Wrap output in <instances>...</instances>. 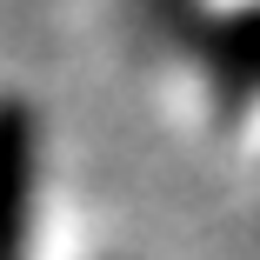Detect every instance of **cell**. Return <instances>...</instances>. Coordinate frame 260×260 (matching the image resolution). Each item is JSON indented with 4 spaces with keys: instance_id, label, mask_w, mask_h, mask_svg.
<instances>
[{
    "instance_id": "1",
    "label": "cell",
    "mask_w": 260,
    "mask_h": 260,
    "mask_svg": "<svg viewBox=\"0 0 260 260\" xmlns=\"http://www.w3.org/2000/svg\"><path fill=\"white\" fill-rule=\"evenodd\" d=\"M34 167H40L34 114L20 107V100H0V260H27V227H34Z\"/></svg>"
}]
</instances>
